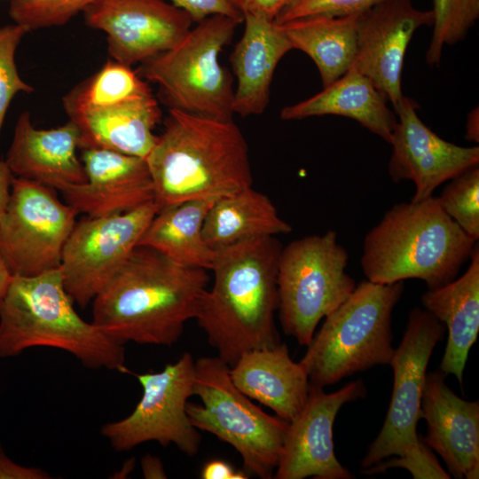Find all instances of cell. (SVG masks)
<instances>
[{"label":"cell","mask_w":479,"mask_h":479,"mask_svg":"<svg viewBox=\"0 0 479 479\" xmlns=\"http://www.w3.org/2000/svg\"><path fill=\"white\" fill-rule=\"evenodd\" d=\"M477 241L443 210L437 197L400 202L365 235L361 268L374 283L418 279L435 289L458 277Z\"/></svg>","instance_id":"277c9868"},{"label":"cell","mask_w":479,"mask_h":479,"mask_svg":"<svg viewBox=\"0 0 479 479\" xmlns=\"http://www.w3.org/2000/svg\"><path fill=\"white\" fill-rule=\"evenodd\" d=\"M171 4L186 12L197 23L212 15H226L243 22V15L229 0H170Z\"/></svg>","instance_id":"e575fe53"},{"label":"cell","mask_w":479,"mask_h":479,"mask_svg":"<svg viewBox=\"0 0 479 479\" xmlns=\"http://www.w3.org/2000/svg\"><path fill=\"white\" fill-rule=\"evenodd\" d=\"M97 0H11L9 15L27 32L59 27L84 12Z\"/></svg>","instance_id":"1f68e13d"},{"label":"cell","mask_w":479,"mask_h":479,"mask_svg":"<svg viewBox=\"0 0 479 479\" xmlns=\"http://www.w3.org/2000/svg\"><path fill=\"white\" fill-rule=\"evenodd\" d=\"M243 17V35L230 55V62L237 80L232 111L247 117L265 111L276 67L293 48L274 20L254 14Z\"/></svg>","instance_id":"44dd1931"},{"label":"cell","mask_w":479,"mask_h":479,"mask_svg":"<svg viewBox=\"0 0 479 479\" xmlns=\"http://www.w3.org/2000/svg\"><path fill=\"white\" fill-rule=\"evenodd\" d=\"M373 82L354 66L316 95L280 111L282 120L340 115L353 119L390 143L397 120Z\"/></svg>","instance_id":"d4e9b609"},{"label":"cell","mask_w":479,"mask_h":479,"mask_svg":"<svg viewBox=\"0 0 479 479\" xmlns=\"http://www.w3.org/2000/svg\"><path fill=\"white\" fill-rule=\"evenodd\" d=\"M67 292L60 268L36 276H12L0 300V357L33 347L63 349L90 369L122 373L124 344L83 320Z\"/></svg>","instance_id":"5b68a950"},{"label":"cell","mask_w":479,"mask_h":479,"mask_svg":"<svg viewBox=\"0 0 479 479\" xmlns=\"http://www.w3.org/2000/svg\"><path fill=\"white\" fill-rule=\"evenodd\" d=\"M445 329L427 310L410 311L402 341L389 363L394 384L386 419L361 461L362 470L370 467L371 474H378L402 467L414 479L451 478L417 433L427 367Z\"/></svg>","instance_id":"8992f818"},{"label":"cell","mask_w":479,"mask_h":479,"mask_svg":"<svg viewBox=\"0 0 479 479\" xmlns=\"http://www.w3.org/2000/svg\"><path fill=\"white\" fill-rule=\"evenodd\" d=\"M428 311L448 330L439 370L453 374L460 386L468 353L479 332V247L473 251L466 271L446 285L428 289L421 297Z\"/></svg>","instance_id":"603a6c76"},{"label":"cell","mask_w":479,"mask_h":479,"mask_svg":"<svg viewBox=\"0 0 479 479\" xmlns=\"http://www.w3.org/2000/svg\"><path fill=\"white\" fill-rule=\"evenodd\" d=\"M443 210L469 236L479 239V165L449 180L437 197Z\"/></svg>","instance_id":"4dcf8cb0"},{"label":"cell","mask_w":479,"mask_h":479,"mask_svg":"<svg viewBox=\"0 0 479 479\" xmlns=\"http://www.w3.org/2000/svg\"><path fill=\"white\" fill-rule=\"evenodd\" d=\"M209 278L137 246L92 302L91 322L120 343L170 346L195 318Z\"/></svg>","instance_id":"6da1fadb"},{"label":"cell","mask_w":479,"mask_h":479,"mask_svg":"<svg viewBox=\"0 0 479 479\" xmlns=\"http://www.w3.org/2000/svg\"><path fill=\"white\" fill-rule=\"evenodd\" d=\"M433 33L426 51L430 65L441 60L444 46L463 40L479 18V0H433Z\"/></svg>","instance_id":"f546056e"},{"label":"cell","mask_w":479,"mask_h":479,"mask_svg":"<svg viewBox=\"0 0 479 479\" xmlns=\"http://www.w3.org/2000/svg\"><path fill=\"white\" fill-rule=\"evenodd\" d=\"M216 200H188L159 209L137 246L153 248L184 266L211 270L216 251L205 241L202 229Z\"/></svg>","instance_id":"83f0119b"},{"label":"cell","mask_w":479,"mask_h":479,"mask_svg":"<svg viewBox=\"0 0 479 479\" xmlns=\"http://www.w3.org/2000/svg\"><path fill=\"white\" fill-rule=\"evenodd\" d=\"M292 226L271 200L252 186L217 199L208 209L202 233L215 251L252 239L288 234Z\"/></svg>","instance_id":"484cf974"},{"label":"cell","mask_w":479,"mask_h":479,"mask_svg":"<svg viewBox=\"0 0 479 479\" xmlns=\"http://www.w3.org/2000/svg\"><path fill=\"white\" fill-rule=\"evenodd\" d=\"M158 99L150 94L70 118L79 129L80 149L102 148L146 159L161 121Z\"/></svg>","instance_id":"cb8c5ba5"},{"label":"cell","mask_w":479,"mask_h":479,"mask_svg":"<svg viewBox=\"0 0 479 479\" xmlns=\"http://www.w3.org/2000/svg\"><path fill=\"white\" fill-rule=\"evenodd\" d=\"M12 278V274L0 253V300L5 293Z\"/></svg>","instance_id":"b9f144b4"},{"label":"cell","mask_w":479,"mask_h":479,"mask_svg":"<svg viewBox=\"0 0 479 479\" xmlns=\"http://www.w3.org/2000/svg\"><path fill=\"white\" fill-rule=\"evenodd\" d=\"M77 215L55 189L14 177L0 218V253L12 276L59 269Z\"/></svg>","instance_id":"8fae6325"},{"label":"cell","mask_w":479,"mask_h":479,"mask_svg":"<svg viewBox=\"0 0 479 479\" xmlns=\"http://www.w3.org/2000/svg\"><path fill=\"white\" fill-rule=\"evenodd\" d=\"M86 181L62 191L78 214L105 216L126 212L153 200L145 159L102 148L82 149Z\"/></svg>","instance_id":"ac0fdd59"},{"label":"cell","mask_w":479,"mask_h":479,"mask_svg":"<svg viewBox=\"0 0 479 479\" xmlns=\"http://www.w3.org/2000/svg\"><path fill=\"white\" fill-rule=\"evenodd\" d=\"M361 13L313 16L278 25L292 48L303 51L314 61L323 87H326L353 65Z\"/></svg>","instance_id":"4316f807"},{"label":"cell","mask_w":479,"mask_h":479,"mask_svg":"<svg viewBox=\"0 0 479 479\" xmlns=\"http://www.w3.org/2000/svg\"><path fill=\"white\" fill-rule=\"evenodd\" d=\"M46 471L31 467H24L11 459L0 444V479H50Z\"/></svg>","instance_id":"8d00e7d4"},{"label":"cell","mask_w":479,"mask_h":479,"mask_svg":"<svg viewBox=\"0 0 479 479\" xmlns=\"http://www.w3.org/2000/svg\"><path fill=\"white\" fill-rule=\"evenodd\" d=\"M437 370L426 374L421 418L427 435L421 440L437 452L455 478H479V402L458 397Z\"/></svg>","instance_id":"d6986e66"},{"label":"cell","mask_w":479,"mask_h":479,"mask_svg":"<svg viewBox=\"0 0 479 479\" xmlns=\"http://www.w3.org/2000/svg\"><path fill=\"white\" fill-rule=\"evenodd\" d=\"M478 109H474L467 116L466 126V137L469 141L478 143L479 127H478Z\"/></svg>","instance_id":"60d3db41"},{"label":"cell","mask_w":479,"mask_h":479,"mask_svg":"<svg viewBox=\"0 0 479 479\" xmlns=\"http://www.w3.org/2000/svg\"><path fill=\"white\" fill-rule=\"evenodd\" d=\"M281 249L269 236L216 251L213 286L202 294L195 319L230 366L247 351L280 343L274 316Z\"/></svg>","instance_id":"7a4b0ae2"},{"label":"cell","mask_w":479,"mask_h":479,"mask_svg":"<svg viewBox=\"0 0 479 479\" xmlns=\"http://www.w3.org/2000/svg\"><path fill=\"white\" fill-rule=\"evenodd\" d=\"M83 15L87 26L106 33L111 59L130 67L175 46L194 23L165 0H97Z\"/></svg>","instance_id":"5bb4252c"},{"label":"cell","mask_w":479,"mask_h":479,"mask_svg":"<svg viewBox=\"0 0 479 479\" xmlns=\"http://www.w3.org/2000/svg\"><path fill=\"white\" fill-rule=\"evenodd\" d=\"M80 139L79 129L72 121L56 128L37 129L29 112L24 111L16 122L4 161L15 177L62 191L86 181L77 156Z\"/></svg>","instance_id":"ffe728a7"},{"label":"cell","mask_w":479,"mask_h":479,"mask_svg":"<svg viewBox=\"0 0 479 479\" xmlns=\"http://www.w3.org/2000/svg\"><path fill=\"white\" fill-rule=\"evenodd\" d=\"M241 22L226 15L209 16L175 46L142 63L137 73L157 84L158 98L169 109L231 120L234 89L219 57Z\"/></svg>","instance_id":"ba28073f"},{"label":"cell","mask_w":479,"mask_h":479,"mask_svg":"<svg viewBox=\"0 0 479 479\" xmlns=\"http://www.w3.org/2000/svg\"><path fill=\"white\" fill-rule=\"evenodd\" d=\"M195 361L185 352L160 372L132 373L142 397L127 417L102 426L101 434L117 452L130 451L146 442L176 445L187 456L198 453L201 442L192 424L186 404L192 395Z\"/></svg>","instance_id":"7c38bea8"},{"label":"cell","mask_w":479,"mask_h":479,"mask_svg":"<svg viewBox=\"0 0 479 479\" xmlns=\"http://www.w3.org/2000/svg\"><path fill=\"white\" fill-rule=\"evenodd\" d=\"M157 211L152 200L126 212L76 221L59 267L75 302L85 308L93 301L138 245Z\"/></svg>","instance_id":"4fadbf2b"},{"label":"cell","mask_w":479,"mask_h":479,"mask_svg":"<svg viewBox=\"0 0 479 479\" xmlns=\"http://www.w3.org/2000/svg\"><path fill=\"white\" fill-rule=\"evenodd\" d=\"M361 379L335 392L310 384L301 412L288 422L287 435L273 477L276 479H350L353 475L337 459L333 428L346 403L365 397Z\"/></svg>","instance_id":"9a60e30c"},{"label":"cell","mask_w":479,"mask_h":479,"mask_svg":"<svg viewBox=\"0 0 479 479\" xmlns=\"http://www.w3.org/2000/svg\"><path fill=\"white\" fill-rule=\"evenodd\" d=\"M27 33V29L15 23L0 27V139L13 98L20 92L34 91V87L20 77L15 62L16 51Z\"/></svg>","instance_id":"d6a6232c"},{"label":"cell","mask_w":479,"mask_h":479,"mask_svg":"<svg viewBox=\"0 0 479 479\" xmlns=\"http://www.w3.org/2000/svg\"><path fill=\"white\" fill-rule=\"evenodd\" d=\"M243 16L254 14L274 20L292 0H229Z\"/></svg>","instance_id":"d590c367"},{"label":"cell","mask_w":479,"mask_h":479,"mask_svg":"<svg viewBox=\"0 0 479 479\" xmlns=\"http://www.w3.org/2000/svg\"><path fill=\"white\" fill-rule=\"evenodd\" d=\"M432 10L422 11L411 0H390L360 15L353 65L365 75L394 110L404 94L401 74L405 51L414 32L432 26Z\"/></svg>","instance_id":"e0dca14e"},{"label":"cell","mask_w":479,"mask_h":479,"mask_svg":"<svg viewBox=\"0 0 479 479\" xmlns=\"http://www.w3.org/2000/svg\"><path fill=\"white\" fill-rule=\"evenodd\" d=\"M230 377L247 397L287 422L304 406L310 386L306 371L282 342L243 353L230 366Z\"/></svg>","instance_id":"7402d4cb"},{"label":"cell","mask_w":479,"mask_h":479,"mask_svg":"<svg viewBox=\"0 0 479 479\" xmlns=\"http://www.w3.org/2000/svg\"><path fill=\"white\" fill-rule=\"evenodd\" d=\"M200 477L202 479H247L248 475L242 470H237L224 460L212 459L203 466Z\"/></svg>","instance_id":"74e56055"},{"label":"cell","mask_w":479,"mask_h":479,"mask_svg":"<svg viewBox=\"0 0 479 479\" xmlns=\"http://www.w3.org/2000/svg\"><path fill=\"white\" fill-rule=\"evenodd\" d=\"M152 93L151 88L131 67L114 59L71 89L62 98L70 118Z\"/></svg>","instance_id":"f1b7e54d"},{"label":"cell","mask_w":479,"mask_h":479,"mask_svg":"<svg viewBox=\"0 0 479 479\" xmlns=\"http://www.w3.org/2000/svg\"><path fill=\"white\" fill-rule=\"evenodd\" d=\"M390 0H292L275 18L282 24L313 16H344L364 12Z\"/></svg>","instance_id":"836d02e7"},{"label":"cell","mask_w":479,"mask_h":479,"mask_svg":"<svg viewBox=\"0 0 479 479\" xmlns=\"http://www.w3.org/2000/svg\"><path fill=\"white\" fill-rule=\"evenodd\" d=\"M417 108V103L404 96L395 110L398 121L389 143L393 149L388 168L394 183H414L412 202L432 196L440 185L479 165L478 146H460L443 139L422 122Z\"/></svg>","instance_id":"2e32d148"},{"label":"cell","mask_w":479,"mask_h":479,"mask_svg":"<svg viewBox=\"0 0 479 479\" xmlns=\"http://www.w3.org/2000/svg\"><path fill=\"white\" fill-rule=\"evenodd\" d=\"M145 161L158 210L219 199L253 184L248 146L233 119L169 109Z\"/></svg>","instance_id":"3957f363"},{"label":"cell","mask_w":479,"mask_h":479,"mask_svg":"<svg viewBox=\"0 0 479 479\" xmlns=\"http://www.w3.org/2000/svg\"><path fill=\"white\" fill-rule=\"evenodd\" d=\"M134 467H135V459L131 458V459H127L123 463L122 467L114 474V476H113V478H118V479L126 478L132 472V470L134 469Z\"/></svg>","instance_id":"7bdbcfd3"},{"label":"cell","mask_w":479,"mask_h":479,"mask_svg":"<svg viewBox=\"0 0 479 479\" xmlns=\"http://www.w3.org/2000/svg\"><path fill=\"white\" fill-rule=\"evenodd\" d=\"M141 469L146 479H165L167 475L161 460L152 454H145L141 459Z\"/></svg>","instance_id":"ab89813d"},{"label":"cell","mask_w":479,"mask_h":479,"mask_svg":"<svg viewBox=\"0 0 479 479\" xmlns=\"http://www.w3.org/2000/svg\"><path fill=\"white\" fill-rule=\"evenodd\" d=\"M13 174L5 161H0V218L4 215L10 198Z\"/></svg>","instance_id":"f35d334b"},{"label":"cell","mask_w":479,"mask_h":479,"mask_svg":"<svg viewBox=\"0 0 479 479\" xmlns=\"http://www.w3.org/2000/svg\"><path fill=\"white\" fill-rule=\"evenodd\" d=\"M349 254L334 231L282 247L278 263L279 318L287 335L310 342L319 321L335 310L357 284L346 272Z\"/></svg>","instance_id":"30bf717a"},{"label":"cell","mask_w":479,"mask_h":479,"mask_svg":"<svg viewBox=\"0 0 479 479\" xmlns=\"http://www.w3.org/2000/svg\"><path fill=\"white\" fill-rule=\"evenodd\" d=\"M404 281L379 284L362 280L335 310L325 318L299 361L310 384L331 386L347 376L389 365L392 312Z\"/></svg>","instance_id":"52a82bcc"},{"label":"cell","mask_w":479,"mask_h":479,"mask_svg":"<svg viewBox=\"0 0 479 479\" xmlns=\"http://www.w3.org/2000/svg\"><path fill=\"white\" fill-rule=\"evenodd\" d=\"M192 395L201 403L186 404L192 424L232 445L248 473L262 479L272 478L288 422L254 404L233 384L230 365L218 357L195 361Z\"/></svg>","instance_id":"9c48e42d"}]
</instances>
